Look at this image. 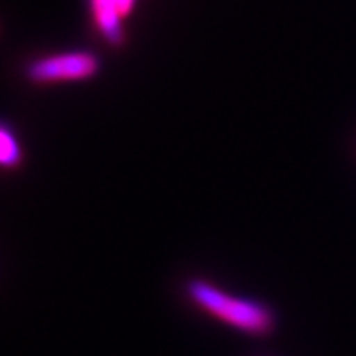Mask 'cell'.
<instances>
[{
    "label": "cell",
    "mask_w": 356,
    "mask_h": 356,
    "mask_svg": "<svg viewBox=\"0 0 356 356\" xmlns=\"http://www.w3.org/2000/svg\"><path fill=\"white\" fill-rule=\"evenodd\" d=\"M184 295L202 313L248 337L266 338L275 333L278 325V316L271 305L257 298L231 295L207 278H189L184 284Z\"/></svg>",
    "instance_id": "obj_1"
},
{
    "label": "cell",
    "mask_w": 356,
    "mask_h": 356,
    "mask_svg": "<svg viewBox=\"0 0 356 356\" xmlns=\"http://www.w3.org/2000/svg\"><path fill=\"white\" fill-rule=\"evenodd\" d=\"M102 60L95 51L73 49L37 56L24 66V76L33 86L88 82L100 75Z\"/></svg>",
    "instance_id": "obj_2"
},
{
    "label": "cell",
    "mask_w": 356,
    "mask_h": 356,
    "mask_svg": "<svg viewBox=\"0 0 356 356\" xmlns=\"http://www.w3.org/2000/svg\"><path fill=\"white\" fill-rule=\"evenodd\" d=\"M91 24L104 42L111 47L126 44V17L120 11L117 0H88Z\"/></svg>",
    "instance_id": "obj_3"
},
{
    "label": "cell",
    "mask_w": 356,
    "mask_h": 356,
    "mask_svg": "<svg viewBox=\"0 0 356 356\" xmlns=\"http://www.w3.org/2000/svg\"><path fill=\"white\" fill-rule=\"evenodd\" d=\"M24 164V147L10 122L2 124L0 129V165L6 171H17Z\"/></svg>",
    "instance_id": "obj_4"
}]
</instances>
